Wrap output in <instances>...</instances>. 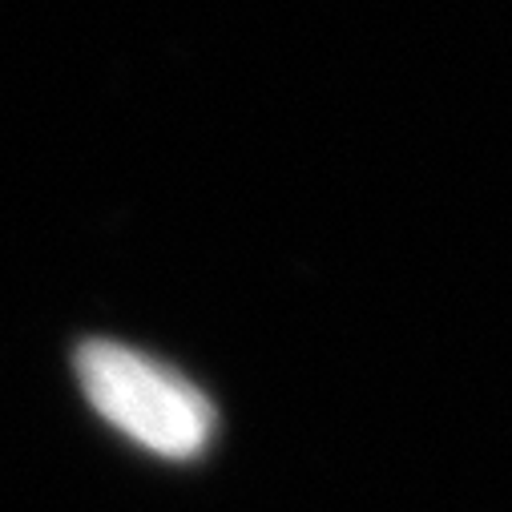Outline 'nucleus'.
Returning a JSON list of instances; mask_svg holds the SVG:
<instances>
[{
  "mask_svg": "<svg viewBox=\"0 0 512 512\" xmlns=\"http://www.w3.org/2000/svg\"><path fill=\"white\" fill-rule=\"evenodd\" d=\"M77 379L105 424L166 460H194L214 440L210 400L134 347L89 339L77 351Z\"/></svg>",
  "mask_w": 512,
  "mask_h": 512,
  "instance_id": "nucleus-1",
  "label": "nucleus"
}]
</instances>
